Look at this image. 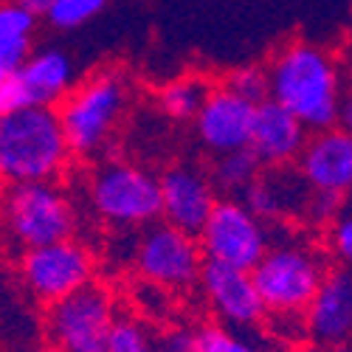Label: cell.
Returning a JSON list of instances; mask_svg holds the SVG:
<instances>
[{"label": "cell", "mask_w": 352, "mask_h": 352, "mask_svg": "<svg viewBox=\"0 0 352 352\" xmlns=\"http://www.w3.org/2000/svg\"><path fill=\"white\" fill-rule=\"evenodd\" d=\"M271 99L287 107L310 130L338 127L341 119V71L330 51L313 43H287L268 63Z\"/></svg>", "instance_id": "6da1fadb"}, {"label": "cell", "mask_w": 352, "mask_h": 352, "mask_svg": "<svg viewBox=\"0 0 352 352\" xmlns=\"http://www.w3.org/2000/svg\"><path fill=\"white\" fill-rule=\"evenodd\" d=\"M71 158L56 107H25L0 116V175L9 186L56 181Z\"/></svg>", "instance_id": "7a4b0ae2"}, {"label": "cell", "mask_w": 352, "mask_h": 352, "mask_svg": "<svg viewBox=\"0 0 352 352\" xmlns=\"http://www.w3.org/2000/svg\"><path fill=\"white\" fill-rule=\"evenodd\" d=\"M127 107L130 79L122 71L102 68L85 76L68 94V99L56 107L74 158L102 155L119 130Z\"/></svg>", "instance_id": "3957f363"}, {"label": "cell", "mask_w": 352, "mask_h": 352, "mask_svg": "<svg viewBox=\"0 0 352 352\" xmlns=\"http://www.w3.org/2000/svg\"><path fill=\"white\" fill-rule=\"evenodd\" d=\"M87 203L91 212L116 231H144L164 220L161 178L119 158L96 164L87 178Z\"/></svg>", "instance_id": "277c9868"}, {"label": "cell", "mask_w": 352, "mask_h": 352, "mask_svg": "<svg viewBox=\"0 0 352 352\" xmlns=\"http://www.w3.org/2000/svg\"><path fill=\"white\" fill-rule=\"evenodd\" d=\"M327 256L310 243L285 237L274 240L271 251L251 271L268 316H305L330 274Z\"/></svg>", "instance_id": "5b68a950"}, {"label": "cell", "mask_w": 352, "mask_h": 352, "mask_svg": "<svg viewBox=\"0 0 352 352\" xmlns=\"http://www.w3.org/2000/svg\"><path fill=\"white\" fill-rule=\"evenodd\" d=\"M6 237L23 254L74 240L79 217L71 195L56 181L12 184L3 200Z\"/></svg>", "instance_id": "8992f818"}, {"label": "cell", "mask_w": 352, "mask_h": 352, "mask_svg": "<svg viewBox=\"0 0 352 352\" xmlns=\"http://www.w3.org/2000/svg\"><path fill=\"white\" fill-rule=\"evenodd\" d=\"M119 316L110 287L94 282L45 307L43 336L54 352H107Z\"/></svg>", "instance_id": "52a82bcc"}, {"label": "cell", "mask_w": 352, "mask_h": 352, "mask_svg": "<svg viewBox=\"0 0 352 352\" xmlns=\"http://www.w3.org/2000/svg\"><path fill=\"white\" fill-rule=\"evenodd\" d=\"M99 256L82 240H65L17 254V282L28 299L51 307L96 282Z\"/></svg>", "instance_id": "ba28073f"}, {"label": "cell", "mask_w": 352, "mask_h": 352, "mask_svg": "<svg viewBox=\"0 0 352 352\" xmlns=\"http://www.w3.org/2000/svg\"><path fill=\"white\" fill-rule=\"evenodd\" d=\"M133 265L144 282H153L169 293H184L200 285L206 254L195 234L161 220L138 234Z\"/></svg>", "instance_id": "9c48e42d"}, {"label": "cell", "mask_w": 352, "mask_h": 352, "mask_svg": "<svg viewBox=\"0 0 352 352\" xmlns=\"http://www.w3.org/2000/svg\"><path fill=\"white\" fill-rule=\"evenodd\" d=\"M271 228L274 226L259 220L245 206L243 197H220L197 240L206 254V262L254 271L276 240Z\"/></svg>", "instance_id": "30bf717a"}, {"label": "cell", "mask_w": 352, "mask_h": 352, "mask_svg": "<svg viewBox=\"0 0 352 352\" xmlns=\"http://www.w3.org/2000/svg\"><path fill=\"white\" fill-rule=\"evenodd\" d=\"M76 85V65L63 48H37L20 71L0 74V116L60 107Z\"/></svg>", "instance_id": "8fae6325"}, {"label": "cell", "mask_w": 352, "mask_h": 352, "mask_svg": "<svg viewBox=\"0 0 352 352\" xmlns=\"http://www.w3.org/2000/svg\"><path fill=\"white\" fill-rule=\"evenodd\" d=\"M200 290L217 324L234 333H251L268 321V307L259 296V287L251 271H240L220 262H206L200 276Z\"/></svg>", "instance_id": "7c38bea8"}, {"label": "cell", "mask_w": 352, "mask_h": 352, "mask_svg": "<svg viewBox=\"0 0 352 352\" xmlns=\"http://www.w3.org/2000/svg\"><path fill=\"white\" fill-rule=\"evenodd\" d=\"M164 223L200 237L217 206V186L209 169L197 164H175L161 175Z\"/></svg>", "instance_id": "4fadbf2b"}, {"label": "cell", "mask_w": 352, "mask_h": 352, "mask_svg": "<svg viewBox=\"0 0 352 352\" xmlns=\"http://www.w3.org/2000/svg\"><path fill=\"white\" fill-rule=\"evenodd\" d=\"M256 107L237 96L234 91L220 82L214 85L212 96L206 99L203 110L195 119V133L197 141L203 144V150L217 155H228L237 150H248L251 135H254V119H256Z\"/></svg>", "instance_id": "5bb4252c"}, {"label": "cell", "mask_w": 352, "mask_h": 352, "mask_svg": "<svg viewBox=\"0 0 352 352\" xmlns=\"http://www.w3.org/2000/svg\"><path fill=\"white\" fill-rule=\"evenodd\" d=\"M316 189L299 172V166L265 169L254 181V186L243 195V203L268 226H285L293 220L307 223V212Z\"/></svg>", "instance_id": "9a60e30c"}, {"label": "cell", "mask_w": 352, "mask_h": 352, "mask_svg": "<svg viewBox=\"0 0 352 352\" xmlns=\"http://www.w3.org/2000/svg\"><path fill=\"white\" fill-rule=\"evenodd\" d=\"M307 341L316 349H341L352 341V268H330L318 296L305 313Z\"/></svg>", "instance_id": "2e32d148"}, {"label": "cell", "mask_w": 352, "mask_h": 352, "mask_svg": "<svg viewBox=\"0 0 352 352\" xmlns=\"http://www.w3.org/2000/svg\"><path fill=\"white\" fill-rule=\"evenodd\" d=\"M307 141H310V130L279 102L268 99L256 107L251 150L265 169L299 164Z\"/></svg>", "instance_id": "e0dca14e"}, {"label": "cell", "mask_w": 352, "mask_h": 352, "mask_svg": "<svg viewBox=\"0 0 352 352\" xmlns=\"http://www.w3.org/2000/svg\"><path fill=\"white\" fill-rule=\"evenodd\" d=\"M296 166L316 192L352 195V133L344 127L310 133Z\"/></svg>", "instance_id": "ac0fdd59"}, {"label": "cell", "mask_w": 352, "mask_h": 352, "mask_svg": "<svg viewBox=\"0 0 352 352\" xmlns=\"http://www.w3.org/2000/svg\"><path fill=\"white\" fill-rule=\"evenodd\" d=\"M107 352H195V330L153 327L141 318L119 316Z\"/></svg>", "instance_id": "d6986e66"}, {"label": "cell", "mask_w": 352, "mask_h": 352, "mask_svg": "<svg viewBox=\"0 0 352 352\" xmlns=\"http://www.w3.org/2000/svg\"><path fill=\"white\" fill-rule=\"evenodd\" d=\"M37 12L20 0H6L0 9V74L20 71L34 54Z\"/></svg>", "instance_id": "ffe728a7"}, {"label": "cell", "mask_w": 352, "mask_h": 352, "mask_svg": "<svg viewBox=\"0 0 352 352\" xmlns=\"http://www.w3.org/2000/svg\"><path fill=\"white\" fill-rule=\"evenodd\" d=\"M212 91L214 82H209L203 74H184L169 79L158 91V107L175 122H195Z\"/></svg>", "instance_id": "44dd1931"}, {"label": "cell", "mask_w": 352, "mask_h": 352, "mask_svg": "<svg viewBox=\"0 0 352 352\" xmlns=\"http://www.w3.org/2000/svg\"><path fill=\"white\" fill-rule=\"evenodd\" d=\"M262 172H265V166L254 155L251 146L228 155H217L209 166V175L223 197H243Z\"/></svg>", "instance_id": "7402d4cb"}, {"label": "cell", "mask_w": 352, "mask_h": 352, "mask_svg": "<svg viewBox=\"0 0 352 352\" xmlns=\"http://www.w3.org/2000/svg\"><path fill=\"white\" fill-rule=\"evenodd\" d=\"M104 6L107 0H54L43 17L54 28H60V32H71V28H79L85 23H91L94 17H99Z\"/></svg>", "instance_id": "603a6c76"}, {"label": "cell", "mask_w": 352, "mask_h": 352, "mask_svg": "<svg viewBox=\"0 0 352 352\" xmlns=\"http://www.w3.org/2000/svg\"><path fill=\"white\" fill-rule=\"evenodd\" d=\"M223 85L228 91H234L237 96H243L251 104H262L271 99V76H268V65H243L234 68Z\"/></svg>", "instance_id": "cb8c5ba5"}, {"label": "cell", "mask_w": 352, "mask_h": 352, "mask_svg": "<svg viewBox=\"0 0 352 352\" xmlns=\"http://www.w3.org/2000/svg\"><path fill=\"white\" fill-rule=\"evenodd\" d=\"M195 352H265L243 333H234L223 324L195 327Z\"/></svg>", "instance_id": "d4e9b609"}, {"label": "cell", "mask_w": 352, "mask_h": 352, "mask_svg": "<svg viewBox=\"0 0 352 352\" xmlns=\"http://www.w3.org/2000/svg\"><path fill=\"white\" fill-rule=\"evenodd\" d=\"M341 206L344 197L333 195V192H316L310 212H307V226H333L341 217Z\"/></svg>", "instance_id": "484cf974"}, {"label": "cell", "mask_w": 352, "mask_h": 352, "mask_svg": "<svg viewBox=\"0 0 352 352\" xmlns=\"http://www.w3.org/2000/svg\"><path fill=\"white\" fill-rule=\"evenodd\" d=\"M330 245L338 254V259H344L352 268V214H341L330 226Z\"/></svg>", "instance_id": "4316f807"}, {"label": "cell", "mask_w": 352, "mask_h": 352, "mask_svg": "<svg viewBox=\"0 0 352 352\" xmlns=\"http://www.w3.org/2000/svg\"><path fill=\"white\" fill-rule=\"evenodd\" d=\"M338 127H344L346 133H352V91L344 94V102H341V119H338Z\"/></svg>", "instance_id": "83f0119b"}, {"label": "cell", "mask_w": 352, "mask_h": 352, "mask_svg": "<svg viewBox=\"0 0 352 352\" xmlns=\"http://www.w3.org/2000/svg\"><path fill=\"white\" fill-rule=\"evenodd\" d=\"M20 3H25L32 12H37V14H45V9L54 3V0H20Z\"/></svg>", "instance_id": "f1b7e54d"}, {"label": "cell", "mask_w": 352, "mask_h": 352, "mask_svg": "<svg viewBox=\"0 0 352 352\" xmlns=\"http://www.w3.org/2000/svg\"><path fill=\"white\" fill-rule=\"evenodd\" d=\"M17 352H54V349L45 344V346H25V349H17Z\"/></svg>", "instance_id": "f546056e"}, {"label": "cell", "mask_w": 352, "mask_h": 352, "mask_svg": "<svg viewBox=\"0 0 352 352\" xmlns=\"http://www.w3.org/2000/svg\"><path fill=\"white\" fill-rule=\"evenodd\" d=\"M316 352H327V349H316ZM333 352H341V349H333Z\"/></svg>", "instance_id": "4dcf8cb0"}]
</instances>
